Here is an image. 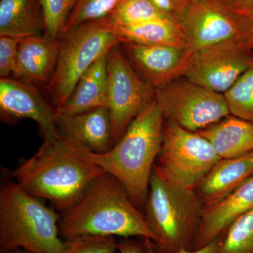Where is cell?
I'll use <instances>...</instances> for the list:
<instances>
[{
    "label": "cell",
    "instance_id": "15",
    "mask_svg": "<svg viewBox=\"0 0 253 253\" xmlns=\"http://www.w3.org/2000/svg\"><path fill=\"white\" fill-rule=\"evenodd\" d=\"M59 133L95 153L113 146L112 126L107 106L74 115H56Z\"/></svg>",
    "mask_w": 253,
    "mask_h": 253
},
{
    "label": "cell",
    "instance_id": "24",
    "mask_svg": "<svg viewBox=\"0 0 253 253\" xmlns=\"http://www.w3.org/2000/svg\"><path fill=\"white\" fill-rule=\"evenodd\" d=\"M219 253H253V208L219 236Z\"/></svg>",
    "mask_w": 253,
    "mask_h": 253
},
{
    "label": "cell",
    "instance_id": "30",
    "mask_svg": "<svg viewBox=\"0 0 253 253\" xmlns=\"http://www.w3.org/2000/svg\"><path fill=\"white\" fill-rule=\"evenodd\" d=\"M118 253H149L147 239L121 238L118 243Z\"/></svg>",
    "mask_w": 253,
    "mask_h": 253
},
{
    "label": "cell",
    "instance_id": "33",
    "mask_svg": "<svg viewBox=\"0 0 253 253\" xmlns=\"http://www.w3.org/2000/svg\"><path fill=\"white\" fill-rule=\"evenodd\" d=\"M240 14L246 15V16H249V18H251V19L253 20V4H252V6H251V7L246 11V12Z\"/></svg>",
    "mask_w": 253,
    "mask_h": 253
},
{
    "label": "cell",
    "instance_id": "16",
    "mask_svg": "<svg viewBox=\"0 0 253 253\" xmlns=\"http://www.w3.org/2000/svg\"><path fill=\"white\" fill-rule=\"evenodd\" d=\"M253 176V151L221 158L202 178L194 191L204 208L215 204Z\"/></svg>",
    "mask_w": 253,
    "mask_h": 253
},
{
    "label": "cell",
    "instance_id": "27",
    "mask_svg": "<svg viewBox=\"0 0 253 253\" xmlns=\"http://www.w3.org/2000/svg\"><path fill=\"white\" fill-rule=\"evenodd\" d=\"M118 243L113 236H76L63 240L60 253H118Z\"/></svg>",
    "mask_w": 253,
    "mask_h": 253
},
{
    "label": "cell",
    "instance_id": "5",
    "mask_svg": "<svg viewBox=\"0 0 253 253\" xmlns=\"http://www.w3.org/2000/svg\"><path fill=\"white\" fill-rule=\"evenodd\" d=\"M204 212L194 190L174 185L152 172L144 215L156 237V242L151 241L155 252L194 250Z\"/></svg>",
    "mask_w": 253,
    "mask_h": 253
},
{
    "label": "cell",
    "instance_id": "14",
    "mask_svg": "<svg viewBox=\"0 0 253 253\" xmlns=\"http://www.w3.org/2000/svg\"><path fill=\"white\" fill-rule=\"evenodd\" d=\"M253 208V176L215 204L204 208L194 250L217 239L240 217Z\"/></svg>",
    "mask_w": 253,
    "mask_h": 253
},
{
    "label": "cell",
    "instance_id": "2",
    "mask_svg": "<svg viewBox=\"0 0 253 253\" xmlns=\"http://www.w3.org/2000/svg\"><path fill=\"white\" fill-rule=\"evenodd\" d=\"M59 227L63 240L93 235L141 238L156 242L144 213L134 206L120 181L106 173L61 212Z\"/></svg>",
    "mask_w": 253,
    "mask_h": 253
},
{
    "label": "cell",
    "instance_id": "23",
    "mask_svg": "<svg viewBox=\"0 0 253 253\" xmlns=\"http://www.w3.org/2000/svg\"><path fill=\"white\" fill-rule=\"evenodd\" d=\"M223 94L231 116L253 122V65Z\"/></svg>",
    "mask_w": 253,
    "mask_h": 253
},
{
    "label": "cell",
    "instance_id": "28",
    "mask_svg": "<svg viewBox=\"0 0 253 253\" xmlns=\"http://www.w3.org/2000/svg\"><path fill=\"white\" fill-rule=\"evenodd\" d=\"M21 40L0 36V76L8 78L13 75L17 61L18 47Z\"/></svg>",
    "mask_w": 253,
    "mask_h": 253
},
{
    "label": "cell",
    "instance_id": "6",
    "mask_svg": "<svg viewBox=\"0 0 253 253\" xmlns=\"http://www.w3.org/2000/svg\"><path fill=\"white\" fill-rule=\"evenodd\" d=\"M124 41L109 17L80 25L59 40V59L46 85L55 109L67 101L81 76L114 46Z\"/></svg>",
    "mask_w": 253,
    "mask_h": 253
},
{
    "label": "cell",
    "instance_id": "29",
    "mask_svg": "<svg viewBox=\"0 0 253 253\" xmlns=\"http://www.w3.org/2000/svg\"><path fill=\"white\" fill-rule=\"evenodd\" d=\"M163 14L176 23H180L191 0H149Z\"/></svg>",
    "mask_w": 253,
    "mask_h": 253
},
{
    "label": "cell",
    "instance_id": "4",
    "mask_svg": "<svg viewBox=\"0 0 253 253\" xmlns=\"http://www.w3.org/2000/svg\"><path fill=\"white\" fill-rule=\"evenodd\" d=\"M60 214L15 181L0 187V253H60Z\"/></svg>",
    "mask_w": 253,
    "mask_h": 253
},
{
    "label": "cell",
    "instance_id": "22",
    "mask_svg": "<svg viewBox=\"0 0 253 253\" xmlns=\"http://www.w3.org/2000/svg\"><path fill=\"white\" fill-rule=\"evenodd\" d=\"M168 18L149 0H121L109 18L116 27L134 26Z\"/></svg>",
    "mask_w": 253,
    "mask_h": 253
},
{
    "label": "cell",
    "instance_id": "25",
    "mask_svg": "<svg viewBox=\"0 0 253 253\" xmlns=\"http://www.w3.org/2000/svg\"><path fill=\"white\" fill-rule=\"evenodd\" d=\"M121 1V0H78L68 17L63 35L83 23L109 17Z\"/></svg>",
    "mask_w": 253,
    "mask_h": 253
},
{
    "label": "cell",
    "instance_id": "34",
    "mask_svg": "<svg viewBox=\"0 0 253 253\" xmlns=\"http://www.w3.org/2000/svg\"><path fill=\"white\" fill-rule=\"evenodd\" d=\"M11 253H33L31 252H28L27 251H25V250L20 249L17 250V251H15L14 252Z\"/></svg>",
    "mask_w": 253,
    "mask_h": 253
},
{
    "label": "cell",
    "instance_id": "1",
    "mask_svg": "<svg viewBox=\"0 0 253 253\" xmlns=\"http://www.w3.org/2000/svg\"><path fill=\"white\" fill-rule=\"evenodd\" d=\"M104 171L85 157L81 145L60 134L44 139L34 156L11 173L28 194L46 199L62 212Z\"/></svg>",
    "mask_w": 253,
    "mask_h": 253
},
{
    "label": "cell",
    "instance_id": "11",
    "mask_svg": "<svg viewBox=\"0 0 253 253\" xmlns=\"http://www.w3.org/2000/svg\"><path fill=\"white\" fill-rule=\"evenodd\" d=\"M253 65V51L230 41L194 53L184 78L224 94Z\"/></svg>",
    "mask_w": 253,
    "mask_h": 253
},
{
    "label": "cell",
    "instance_id": "21",
    "mask_svg": "<svg viewBox=\"0 0 253 253\" xmlns=\"http://www.w3.org/2000/svg\"><path fill=\"white\" fill-rule=\"evenodd\" d=\"M116 28L124 43L172 46L182 49L187 47L180 24L170 18H160L134 26Z\"/></svg>",
    "mask_w": 253,
    "mask_h": 253
},
{
    "label": "cell",
    "instance_id": "9",
    "mask_svg": "<svg viewBox=\"0 0 253 253\" xmlns=\"http://www.w3.org/2000/svg\"><path fill=\"white\" fill-rule=\"evenodd\" d=\"M120 45L110 50L107 58L106 106L111 116L113 144L156 98V89L134 69Z\"/></svg>",
    "mask_w": 253,
    "mask_h": 253
},
{
    "label": "cell",
    "instance_id": "18",
    "mask_svg": "<svg viewBox=\"0 0 253 253\" xmlns=\"http://www.w3.org/2000/svg\"><path fill=\"white\" fill-rule=\"evenodd\" d=\"M108 54L89 67L56 115H74L107 106Z\"/></svg>",
    "mask_w": 253,
    "mask_h": 253
},
{
    "label": "cell",
    "instance_id": "32",
    "mask_svg": "<svg viewBox=\"0 0 253 253\" xmlns=\"http://www.w3.org/2000/svg\"><path fill=\"white\" fill-rule=\"evenodd\" d=\"M148 246H149V253H156L152 249L151 241L147 239ZM219 237L210 243L207 246L199 249L183 250L179 253H219Z\"/></svg>",
    "mask_w": 253,
    "mask_h": 253
},
{
    "label": "cell",
    "instance_id": "35",
    "mask_svg": "<svg viewBox=\"0 0 253 253\" xmlns=\"http://www.w3.org/2000/svg\"><path fill=\"white\" fill-rule=\"evenodd\" d=\"M191 1H194V0H191Z\"/></svg>",
    "mask_w": 253,
    "mask_h": 253
},
{
    "label": "cell",
    "instance_id": "13",
    "mask_svg": "<svg viewBox=\"0 0 253 253\" xmlns=\"http://www.w3.org/2000/svg\"><path fill=\"white\" fill-rule=\"evenodd\" d=\"M1 118L31 119L39 125L44 139L58 133L56 109L46 102L31 83L5 78L0 80Z\"/></svg>",
    "mask_w": 253,
    "mask_h": 253
},
{
    "label": "cell",
    "instance_id": "12",
    "mask_svg": "<svg viewBox=\"0 0 253 253\" xmlns=\"http://www.w3.org/2000/svg\"><path fill=\"white\" fill-rule=\"evenodd\" d=\"M124 53L140 76L155 89L184 77L194 53L187 49L168 45L121 44Z\"/></svg>",
    "mask_w": 253,
    "mask_h": 253
},
{
    "label": "cell",
    "instance_id": "26",
    "mask_svg": "<svg viewBox=\"0 0 253 253\" xmlns=\"http://www.w3.org/2000/svg\"><path fill=\"white\" fill-rule=\"evenodd\" d=\"M78 0H41L44 15V35L54 40L63 36L68 17Z\"/></svg>",
    "mask_w": 253,
    "mask_h": 253
},
{
    "label": "cell",
    "instance_id": "10",
    "mask_svg": "<svg viewBox=\"0 0 253 253\" xmlns=\"http://www.w3.org/2000/svg\"><path fill=\"white\" fill-rule=\"evenodd\" d=\"M166 121L199 131L230 115L224 94L188 81H174L156 90Z\"/></svg>",
    "mask_w": 253,
    "mask_h": 253
},
{
    "label": "cell",
    "instance_id": "20",
    "mask_svg": "<svg viewBox=\"0 0 253 253\" xmlns=\"http://www.w3.org/2000/svg\"><path fill=\"white\" fill-rule=\"evenodd\" d=\"M44 32L41 0H0V36L23 39Z\"/></svg>",
    "mask_w": 253,
    "mask_h": 253
},
{
    "label": "cell",
    "instance_id": "7",
    "mask_svg": "<svg viewBox=\"0 0 253 253\" xmlns=\"http://www.w3.org/2000/svg\"><path fill=\"white\" fill-rule=\"evenodd\" d=\"M220 159L204 136L165 121L162 146L153 172L174 185L194 190Z\"/></svg>",
    "mask_w": 253,
    "mask_h": 253
},
{
    "label": "cell",
    "instance_id": "3",
    "mask_svg": "<svg viewBox=\"0 0 253 253\" xmlns=\"http://www.w3.org/2000/svg\"><path fill=\"white\" fill-rule=\"evenodd\" d=\"M165 121L155 99L109 151L95 153L81 145L85 157L117 179L141 211L144 210L153 169L162 146Z\"/></svg>",
    "mask_w": 253,
    "mask_h": 253
},
{
    "label": "cell",
    "instance_id": "8",
    "mask_svg": "<svg viewBox=\"0 0 253 253\" xmlns=\"http://www.w3.org/2000/svg\"><path fill=\"white\" fill-rule=\"evenodd\" d=\"M179 24L191 52L230 41L253 50V31L249 23L217 0H191Z\"/></svg>",
    "mask_w": 253,
    "mask_h": 253
},
{
    "label": "cell",
    "instance_id": "19",
    "mask_svg": "<svg viewBox=\"0 0 253 253\" xmlns=\"http://www.w3.org/2000/svg\"><path fill=\"white\" fill-rule=\"evenodd\" d=\"M211 142L221 158L243 156L253 151V122L229 116L196 131Z\"/></svg>",
    "mask_w": 253,
    "mask_h": 253
},
{
    "label": "cell",
    "instance_id": "31",
    "mask_svg": "<svg viewBox=\"0 0 253 253\" xmlns=\"http://www.w3.org/2000/svg\"><path fill=\"white\" fill-rule=\"evenodd\" d=\"M226 9L237 14H243L252 6L253 0H217Z\"/></svg>",
    "mask_w": 253,
    "mask_h": 253
},
{
    "label": "cell",
    "instance_id": "17",
    "mask_svg": "<svg viewBox=\"0 0 253 253\" xmlns=\"http://www.w3.org/2000/svg\"><path fill=\"white\" fill-rule=\"evenodd\" d=\"M59 52V40L46 35L23 38L13 76L27 83L47 85L56 69Z\"/></svg>",
    "mask_w": 253,
    "mask_h": 253
}]
</instances>
